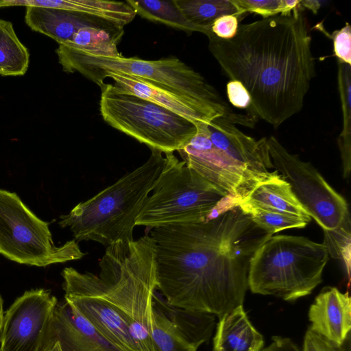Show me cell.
I'll use <instances>...</instances> for the list:
<instances>
[{"instance_id":"6da1fadb","label":"cell","mask_w":351,"mask_h":351,"mask_svg":"<svg viewBox=\"0 0 351 351\" xmlns=\"http://www.w3.org/2000/svg\"><path fill=\"white\" fill-rule=\"evenodd\" d=\"M157 289L169 306L218 317L243 305L250 258L271 235L239 206L208 219L151 229Z\"/></svg>"},{"instance_id":"7a4b0ae2","label":"cell","mask_w":351,"mask_h":351,"mask_svg":"<svg viewBox=\"0 0 351 351\" xmlns=\"http://www.w3.org/2000/svg\"><path fill=\"white\" fill-rule=\"evenodd\" d=\"M208 38L224 73L248 92L247 113L277 128L302 109L315 64L301 5L286 15L239 24L230 39Z\"/></svg>"},{"instance_id":"3957f363","label":"cell","mask_w":351,"mask_h":351,"mask_svg":"<svg viewBox=\"0 0 351 351\" xmlns=\"http://www.w3.org/2000/svg\"><path fill=\"white\" fill-rule=\"evenodd\" d=\"M257 120L238 113L199 123L195 134L177 151L189 167L237 204L258 184L278 174L269 171L274 167L267 138L256 140L236 126L252 128Z\"/></svg>"},{"instance_id":"277c9868","label":"cell","mask_w":351,"mask_h":351,"mask_svg":"<svg viewBox=\"0 0 351 351\" xmlns=\"http://www.w3.org/2000/svg\"><path fill=\"white\" fill-rule=\"evenodd\" d=\"M151 151L143 165L60 216V226L68 228L75 241H93L106 247L134 240L138 216L165 163L162 152Z\"/></svg>"},{"instance_id":"5b68a950","label":"cell","mask_w":351,"mask_h":351,"mask_svg":"<svg viewBox=\"0 0 351 351\" xmlns=\"http://www.w3.org/2000/svg\"><path fill=\"white\" fill-rule=\"evenodd\" d=\"M99 266L109 296L138 350L156 351L152 340L157 289L154 239L145 235L113 243L106 247Z\"/></svg>"},{"instance_id":"8992f818","label":"cell","mask_w":351,"mask_h":351,"mask_svg":"<svg viewBox=\"0 0 351 351\" xmlns=\"http://www.w3.org/2000/svg\"><path fill=\"white\" fill-rule=\"evenodd\" d=\"M63 70L77 72L99 87L109 73H120L160 85L198 104L215 118L233 117L230 104L197 71L176 57L149 60L97 56L59 45L56 50Z\"/></svg>"},{"instance_id":"52a82bcc","label":"cell","mask_w":351,"mask_h":351,"mask_svg":"<svg viewBox=\"0 0 351 351\" xmlns=\"http://www.w3.org/2000/svg\"><path fill=\"white\" fill-rule=\"evenodd\" d=\"M329 256L326 245L306 237L270 236L250 258L248 288L286 301L304 297L322 282Z\"/></svg>"},{"instance_id":"ba28073f","label":"cell","mask_w":351,"mask_h":351,"mask_svg":"<svg viewBox=\"0 0 351 351\" xmlns=\"http://www.w3.org/2000/svg\"><path fill=\"white\" fill-rule=\"evenodd\" d=\"M164 155L162 169L138 216L136 226L152 229L204 221L232 199L180 160L173 152Z\"/></svg>"},{"instance_id":"9c48e42d","label":"cell","mask_w":351,"mask_h":351,"mask_svg":"<svg viewBox=\"0 0 351 351\" xmlns=\"http://www.w3.org/2000/svg\"><path fill=\"white\" fill-rule=\"evenodd\" d=\"M99 111L108 125L163 154L178 151L195 134L186 118L126 92L114 84L100 86Z\"/></svg>"},{"instance_id":"30bf717a","label":"cell","mask_w":351,"mask_h":351,"mask_svg":"<svg viewBox=\"0 0 351 351\" xmlns=\"http://www.w3.org/2000/svg\"><path fill=\"white\" fill-rule=\"evenodd\" d=\"M49 225L17 194L0 189V254L3 256L20 264L46 267L85 255L75 239L56 246Z\"/></svg>"},{"instance_id":"8fae6325","label":"cell","mask_w":351,"mask_h":351,"mask_svg":"<svg viewBox=\"0 0 351 351\" xmlns=\"http://www.w3.org/2000/svg\"><path fill=\"white\" fill-rule=\"evenodd\" d=\"M267 139L273 167L289 183L298 202L323 231L350 226L346 200L315 168L289 152L275 136Z\"/></svg>"},{"instance_id":"7c38bea8","label":"cell","mask_w":351,"mask_h":351,"mask_svg":"<svg viewBox=\"0 0 351 351\" xmlns=\"http://www.w3.org/2000/svg\"><path fill=\"white\" fill-rule=\"evenodd\" d=\"M62 276L66 302L120 350L139 351L99 274L66 267Z\"/></svg>"},{"instance_id":"4fadbf2b","label":"cell","mask_w":351,"mask_h":351,"mask_svg":"<svg viewBox=\"0 0 351 351\" xmlns=\"http://www.w3.org/2000/svg\"><path fill=\"white\" fill-rule=\"evenodd\" d=\"M57 299L50 291H25L3 313L0 351H48Z\"/></svg>"},{"instance_id":"5bb4252c","label":"cell","mask_w":351,"mask_h":351,"mask_svg":"<svg viewBox=\"0 0 351 351\" xmlns=\"http://www.w3.org/2000/svg\"><path fill=\"white\" fill-rule=\"evenodd\" d=\"M308 328L337 346L350 338L351 299L349 292L341 293L336 287L323 289L311 305L308 313Z\"/></svg>"},{"instance_id":"9a60e30c","label":"cell","mask_w":351,"mask_h":351,"mask_svg":"<svg viewBox=\"0 0 351 351\" xmlns=\"http://www.w3.org/2000/svg\"><path fill=\"white\" fill-rule=\"evenodd\" d=\"M51 341H58L63 351H121L66 302L56 307Z\"/></svg>"},{"instance_id":"2e32d148","label":"cell","mask_w":351,"mask_h":351,"mask_svg":"<svg viewBox=\"0 0 351 351\" xmlns=\"http://www.w3.org/2000/svg\"><path fill=\"white\" fill-rule=\"evenodd\" d=\"M107 77L119 88L176 113L196 125L216 119L195 102L157 84L120 73H109Z\"/></svg>"},{"instance_id":"e0dca14e","label":"cell","mask_w":351,"mask_h":351,"mask_svg":"<svg viewBox=\"0 0 351 351\" xmlns=\"http://www.w3.org/2000/svg\"><path fill=\"white\" fill-rule=\"evenodd\" d=\"M25 21L32 30L50 37L59 45L69 41L82 27H122L74 11L35 6L26 7Z\"/></svg>"},{"instance_id":"ac0fdd59","label":"cell","mask_w":351,"mask_h":351,"mask_svg":"<svg viewBox=\"0 0 351 351\" xmlns=\"http://www.w3.org/2000/svg\"><path fill=\"white\" fill-rule=\"evenodd\" d=\"M263 337L254 327L240 305L219 317L213 351H260Z\"/></svg>"},{"instance_id":"d6986e66","label":"cell","mask_w":351,"mask_h":351,"mask_svg":"<svg viewBox=\"0 0 351 351\" xmlns=\"http://www.w3.org/2000/svg\"><path fill=\"white\" fill-rule=\"evenodd\" d=\"M241 202L266 210L301 217L308 223L311 221L310 216L297 199L290 185L279 173L258 184Z\"/></svg>"},{"instance_id":"ffe728a7","label":"cell","mask_w":351,"mask_h":351,"mask_svg":"<svg viewBox=\"0 0 351 351\" xmlns=\"http://www.w3.org/2000/svg\"><path fill=\"white\" fill-rule=\"evenodd\" d=\"M33 6L77 12L124 27L136 13L125 1L108 0H34Z\"/></svg>"},{"instance_id":"44dd1931","label":"cell","mask_w":351,"mask_h":351,"mask_svg":"<svg viewBox=\"0 0 351 351\" xmlns=\"http://www.w3.org/2000/svg\"><path fill=\"white\" fill-rule=\"evenodd\" d=\"M152 340L156 351H197L205 342L157 310L153 313Z\"/></svg>"},{"instance_id":"7402d4cb","label":"cell","mask_w":351,"mask_h":351,"mask_svg":"<svg viewBox=\"0 0 351 351\" xmlns=\"http://www.w3.org/2000/svg\"><path fill=\"white\" fill-rule=\"evenodd\" d=\"M189 21L194 25L198 32L207 37L211 35V27L219 17L234 14L241 19L244 14L234 0H175Z\"/></svg>"},{"instance_id":"603a6c76","label":"cell","mask_w":351,"mask_h":351,"mask_svg":"<svg viewBox=\"0 0 351 351\" xmlns=\"http://www.w3.org/2000/svg\"><path fill=\"white\" fill-rule=\"evenodd\" d=\"M124 34L122 27H84L62 45L97 56H118V44Z\"/></svg>"},{"instance_id":"cb8c5ba5","label":"cell","mask_w":351,"mask_h":351,"mask_svg":"<svg viewBox=\"0 0 351 351\" xmlns=\"http://www.w3.org/2000/svg\"><path fill=\"white\" fill-rule=\"evenodd\" d=\"M29 63V51L18 38L12 23L0 19V75H23Z\"/></svg>"},{"instance_id":"d4e9b609","label":"cell","mask_w":351,"mask_h":351,"mask_svg":"<svg viewBox=\"0 0 351 351\" xmlns=\"http://www.w3.org/2000/svg\"><path fill=\"white\" fill-rule=\"evenodd\" d=\"M126 2L142 18L187 32L197 28L187 20L175 0H127Z\"/></svg>"},{"instance_id":"484cf974","label":"cell","mask_w":351,"mask_h":351,"mask_svg":"<svg viewBox=\"0 0 351 351\" xmlns=\"http://www.w3.org/2000/svg\"><path fill=\"white\" fill-rule=\"evenodd\" d=\"M338 86L343 114V128L338 145L343 176L349 178L351 169V66L338 61Z\"/></svg>"},{"instance_id":"4316f807","label":"cell","mask_w":351,"mask_h":351,"mask_svg":"<svg viewBox=\"0 0 351 351\" xmlns=\"http://www.w3.org/2000/svg\"><path fill=\"white\" fill-rule=\"evenodd\" d=\"M238 206L256 226L271 235L286 229L302 228L308 223L301 217L266 210L243 202Z\"/></svg>"},{"instance_id":"83f0119b","label":"cell","mask_w":351,"mask_h":351,"mask_svg":"<svg viewBox=\"0 0 351 351\" xmlns=\"http://www.w3.org/2000/svg\"><path fill=\"white\" fill-rule=\"evenodd\" d=\"M324 241L329 256L344 261L348 278L350 271V226L335 230L324 231Z\"/></svg>"},{"instance_id":"f1b7e54d","label":"cell","mask_w":351,"mask_h":351,"mask_svg":"<svg viewBox=\"0 0 351 351\" xmlns=\"http://www.w3.org/2000/svg\"><path fill=\"white\" fill-rule=\"evenodd\" d=\"M243 13L252 12L267 18L281 14L284 10V0H234Z\"/></svg>"},{"instance_id":"f546056e","label":"cell","mask_w":351,"mask_h":351,"mask_svg":"<svg viewBox=\"0 0 351 351\" xmlns=\"http://www.w3.org/2000/svg\"><path fill=\"white\" fill-rule=\"evenodd\" d=\"M333 41V50L338 61L351 66V27L346 23L339 30L331 35Z\"/></svg>"},{"instance_id":"4dcf8cb0","label":"cell","mask_w":351,"mask_h":351,"mask_svg":"<svg viewBox=\"0 0 351 351\" xmlns=\"http://www.w3.org/2000/svg\"><path fill=\"white\" fill-rule=\"evenodd\" d=\"M241 19L239 16L234 14L221 16L213 23L211 32L219 38L230 39L236 35Z\"/></svg>"},{"instance_id":"1f68e13d","label":"cell","mask_w":351,"mask_h":351,"mask_svg":"<svg viewBox=\"0 0 351 351\" xmlns=\"http://www.w3.org/2000/svg\"><path fill=\"white\" fill-rule=\"evenodd\" d=\"M226 90L231 105L245 110L250 107V95L241 83L236 80H230L227 84Z\"/></svg>"},{"instance_id":"d6a6232c","label":"cell","mask_w":351,"mask_h":351,"mask_svg":"<svg viewBox=\"0 0 351 351\" xmlns=\"http://www.w3.org/2000/svg\"><path fill=\"white\" fill-rule=\"evenodd\" d=\"M303 351H349L343 345L337 346L309 328L307 330L303 344Z\"/></svg>"},{"instance_id":"836d02e7","label":"cell","mask_w":351,"mask_h":351,"mask_svg":"<svg viewBox=\"0 0 351 351\" xmlns=\"http://www.w3.org/2000/svg\"><path fill=\"white\" fill-rule=\"evenodd\" d=\"M260 351H300L298 347L289 338L274 336L272 342Z\"/></svg>"},{"instance_id":"e575fe53","label":"cell","mask_w":351,"mask_h":351,"mask_svg":"<svg viewBox=\"0 0 351 351\" xmlns=\"http://www.w3.org/2000/svg\"><path fill=\"white\" fill-rule=\"evenodd\" d=\"M300 5L301 7L306 8L313 13L316 14L321 6V4L320 1H318L305 0L300 1Z\"/></svg>"},{"instance_id":"d590c367","label":"cell","mask_w":351,"mask_h":351,"mask_svg":"<svg viewBox=\"0 0 351 351\" xmlns=\"http://www.w3.org/2000/svg\"><path fill=\"white\" fill-rule=\"evenodd\" d=\"M48 351H63L58 341H56L53 346Z\"/></svg>"},{"instance_id":"8d00e7d4","label":"cell","mask_w":351,"mask_h":351,"mask_svg":"<svg viewBox=\"0 0 351 351\" xmlns=\"http://www.w3.org/2000/svg\"><path fill=\"white\" fill-rule=\"evenodd\" d=\"M3 316V300L0 295V333H1V329Z\"/></svg>"}]
</instances>
